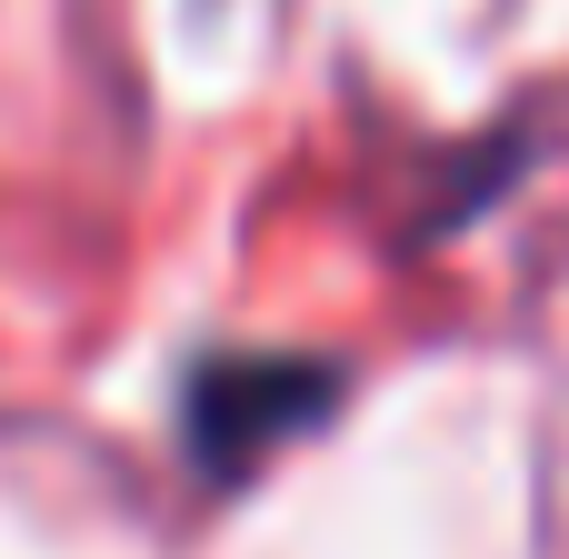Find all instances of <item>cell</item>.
Wrapping results in <instances>:
<instances>
[{
  "label": "cell",
  "mask_w": 569,
  "mask_h": 559,
  "mask_svg": "<svg viewBox=\"0 0 569 559\" xmlns=\"http://www.w3.org/2000/svg\"><path fill=\"white\" fill-rule=\"evenodd\" d=\"M330 410H340V370H330V360H280V350L210 360V370H190V390H180V430H190V460H200L210 480L260 470L280 440L320 430Z\"/></svg>",
  "instance_id": "cell-1"
}]
</instances>
